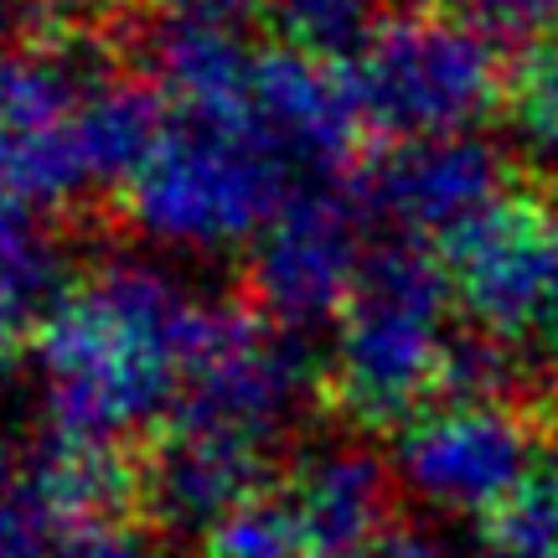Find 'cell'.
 I'll use <instances>...</instances> for the list:
<instances>
[{"label": "cell", "mask_w": 558, "mask_h": 558, "mask_svg": "<svg viewBox=\"0 0 558 558\" xmlns=\"http://www.w3.org/2000/svg\"><path fill=\"white\" fill-rule=\"evenodd\" d=\"M202 311L156 259H104L58 284L32 341L47 435L124 445L177 414Z\"/></svg>", "instance_id": "cell-1"}, {"label": "cell", "mask_w": 558, "mask_h": 558, "mask_svg": "<svg viewBox=\"0 0 558 558\" xmlns=\"http://www.w3.org/2000/svg\"><path fill=\"white\" fill-rule=\"evenodd\" d=\"M160 130L156 94L78 47L0 58V181L41 207L124 186Z\"/></svg>", "instance_id": "cell-2"}, {"label": "cell", "mask_w": 558, "mask_h": 558, "mask_svg": "<svg viewBox=\"0 0 558 558\" xmlns=\"http://www.w3.org/2000/svg\"><path fill=\"white\" fill-rule=\"evenodd\" d=\"M456 284L424 243H383L337 316L326 388L362 429L409 424L445 393L456 357Z\"/></svg>", "instance_id": "cell-3"}, {"label": "cell", "mask_w": 558, "mask_h": 558, "mask_svg": "<svg viewBox=\"0 0 558 558\" xmlns=\"http://www.w3.org/2000/svg\"><path fill=\"white\" fill-rule=\"evenodd\" d=\"M295 192L300 181L239 124L177 114L130 171L120 202L145 248L177 259H218L233 248H254Z\"/></svg>", "instance_id": "cell-4"}, {"label": "cell", "mask_w": 558, "mask_h": 558, "mask_svg": "<svg viewBox=\"0 0 558 558\" xmlns=\"http://www.w3.org/2000/svg\"><path fill=\"white\" fill-rule=\"evenodd\" d=\"M341 78L357 120L393 140L471 135L512 88L497 41L445 11L388 16Z\"/></svg>", "instance_id": "cell-5"}, {"label": "cell", "mask_w": 558, "mask_h": 558, "mask_svg": "<svg viewBox=\"0 0 558 558\" xmlns=\"http://www.w3.org/2000/svg\"><path fill=\"white\" fill-rule=\"evenodd\" d=\"M311 403V357L300 331L264 316L259 305H207L181 378L177 424L275 445Z\"/></svg>", "instance_id": "cell-6"}, {"label": "cell", "mask_w": 558, "mask_h": 558, "mask_svg": "<svg viewBox=\"0 0 558 558\" xmlns=\"http://www.w3.org/2000/svg\"><path fill=\"white\" fill-rule=\"evenodd\" d=\"M543 424L518 399H435L399 424L403 497L439 518H492L543 465Z\"/></svg>", "instance_id": "cell-7"}, {"label": "cell", "mask_w": 558, "mask_h": 558, "mask_svg": "<svg viewBox=\"0 0 558 558\" xmlns=\"http://www.w3.org/2000/svg\"><path fill=\"white\" fill-rule=\"evenodd\" d=\"M362 218L357 202L331 186H300L248 248L254 305L290 331L337 320L367 269Z\"/></svg>", "instance_id": "cell-8"}, {"label": "cell", "mask_w": 558, "mask_h": 558, "mask_svg": "<svg viewBox=\"0 0 558 558\" xmlns=\"http://www.w3.org/2000/svg\"><path fill=\"white\" fill-rule=\"evenodd\" d=\"M501 197H512L507 156L492 140L418 135L393 140L357 186V207L373 222L393 228L403 243H450L481 222Z\"/></svg>", "instance_id": "cell-9"}, {"label": "cell", "mask_w": 558, "mask_h": 558, "mask_svg": "<svg viewBox=\"0 0 558 558\" xmlns=\"http://www.w3.org/2000/svg\"><path fill=\"white\" fill-rule=\"evenodd\" d=\"M445 269L476 331L501 341L527 337L558 290V213L512 192L445 248Z\"/></svg>", "instance_id": "cell-10"}, {"label": "cell", "mask_w": 558, "mask_h": 558, "mask_svg": "<svg viewBox=\"0 0 558 558\" xmlns=\"http://www.w3.org/2000/svg\"><path fill=\"white\" fill-rule=\"evenodd\" d=\"M218 124H239L243 135H254L300 186H326V177H337L352 156L362 120L347 78H337L320 58H305L295 47H259L243 94Z\"/></svg>", "instance_id": "cell-11"}, {"label": "cell", "mask_w": 558, "mask_h": 558, "mask_svg": "<svg viewBox=\"0 0 558 558\" xmlns=\"http://www.w3.org/2000/svg\"><path fill=\"white\" fill-rule=\"evenodd\" d=\"M399 471L367 439H326L290 476V512L311 558H362L393 527Z\"/></svg>", "instance_id": "cell-12"}, {"label": "cell", "mask_w": 558, "mask_h": 558, "mask_svg": "<svg viewBox=\"0 0 558 558\" xmlns=\"http://www.w3.org/2000/svg\"><path fill=\"white\" fill-rule=\"evenodd\" d=\"M264 456H269L264 445L177 424L145 465V507L160 527L207 538L228 512L259 497L264 471H269Z\"/></svg>", "instance_id": "cell-13"}, {"label": "cell", "mask_w": 558, "mask_h": 558, "mask_svg": "<svg viewBox=\"0 0 558 558\" xmlns=\"http://www.w3.org/2000/svg\"><path fill=\"white\" fill-rule=\"evenodd\" d=\"M26 492L37 501L47 527H73L88 518H114L130 497V465L120 445L73 435H47L26 460Z\"/></svg>", "instance_id": "cell-14"}, {"label": "cell", "mask_w": 558, "mask_h": 558, "mask_svg": "<svg viewBox=\"0 0 558 558\" xmlns=\"http://www.w3.org/2000/svg\"><path fill=\"white\" fill-rule=\"evenodd\" d=\"M284 47L320 62H352L388 21V0H269Z\"/></svg>", "instance_id": "cell-15"}, {"label": "cell", "mask_w": 558, "mask_h": 558, "mask_svg": "<svg viewBox=\"0 0 558 558\" xmlns=\"http://www.w3.org/2000/svg\"><path fill=\"white\" fill-rule=\"evenodd\" d=\"M47 213L52 207L0 181V300L11 305H26L58 284V239Z\"/></svg>", "instance_id": "cell-16"}, {"label": "cell", "mask_w": 558, "mask_h": 558, "mask_svg": "<svg viewBox=\"0 0 558 558\" xmlns=\"http://www.w3.org/2000/svg\"><path fill=\"white\" fill-rule=\"evenodd\" d=\"M507 120L522 160L538 177L558 181V52H543L507 88Z\"/></svg>", "instance_id": "cell-17"}, {"label": "cell", "mask_w": 558, "mask_h": 558, "mask_svg": "<svg viewBox=\"0 0 558 558\" xmlns=\"http://www.w3.org/2000/svg\"><path fill=\"white\" fill-rule=\"evenodd\" d=\"M202 554L207 558H311V548L300 538L290 501L259 492V497L243 501L239 512H228L202 538Z\"/></svg>", "instance_id": "cell-18"}, {"label": "cell", "mask_w": 558, "mask_h": 558, "mask_svg": "<svg viewBox=\"0 0 558 558\" xmlns=\"http://www.w3.org/2000/svg\"><path fill=\"white\" fill-rule=\"evenodd\" d=\"M52 527L26 492V465L0 445V558H41Z\"/></svg>", "instance_id": "cell-19"}, {"label": "cell", "mask_w": 558, "mask_h": 558, "mask_svg": "<svg viewBox=\"0 0 558 558\" xmlns=\"http://www.w3.org/2000/svg\"><path fill=\"white\" fill-rule=\"evenodd\" d=\"M41 558H156V543L145 538V527L114 512V518H88L73 527H58Z\"/></svg>", "instance_id": "cell-20"}, {"label": "cell", "mask_w": 558, "mask_h": 558, "mask_svg": "<svg viewBox=\"0 0 558 558\" xmlns=\"http://www.w3.org/2000/svg\"><path fill=\"white\" fill-rule=\"evenodd\" d=\"M435 11L471 21L486 37H533L558 21V0H435Z\"/></svg>", "instance_id": "cell-21"}, {"label": "cell", "mask_w": 558, "mask_h": 558, "mask_svg": "<svg viewBox=\"0 0 558 558\" xmlns=\"http://www.w3.org/2000/svg\"><path fill=\"white\" fill-rule=\"evenodd\" d=\"M269 0H150V26H197V32H254Z\"/></svg>", "instance_id": "cell-22"}, {"label": "cell", "mask_w": 558, "mask_h": 558, "mask_svg": "<svg viewBox=\"0 0 558 558\" xmlns=\"http://www.w3.org/2000/svg\"><path fill=\"white\" fill-rule=\"evenodd\" d=\"M362 558H460V548L429 522H393Z\"/></svg>", "instance_id": "cell-23"}, {"label": "cell", "mask_w": 558, "mask_h": 558, "mask_svg": "<svg viewBox=\"0 0 558 558\" xmlns=\"http://www.w3.org/2000/svg\"><path fill=\"white\" fill-rule=\"evenodd\" d=\"M16 311H21V305L0 300V399L11 393V383H16V373H21V362H26V341H21Z\"/></svg>", "instance_id": "cell-24"}, {"label": "cell", "mask_w": 558, "mask_h": 558, "mask_svg": "<svg viewBox=\"0 0 558 558\" xmlns=\"http://www.w3.org/2000/svg\"><path fill=\"white\" fill-rule=\"evenodd\" d=\"M32 5H41L47 16H58V21H94L104 11L124 5V0H32Z\"/></svg>", "instance_id": "cell-25"}, {"label": "cell", "mask_w": 558, "mask_h": 558, "mask_svg": "<svg viewBox=\"0 0 558 558\" xmlns=\"http://www.w3.org/2000/svg\"><path fill=\"white\" fill-rule=\"evenodd\" d=\"M543 341H548V362H554V388H558V290L554 300H548V316H543Z\"/></svg>", "instance_id": "cell-26"}, {"label": "cell", "mask_w": 558, "mask_h": 558, "mask_svg": "<svg viewBox=\"0 0 558 558\" xmlns=\"http://www.w3.org/2000/svg\"><path fill=\"white\" fill-rule=\"evenodd\" d=\"M21 5H32V0H0V58H5V41H11L21 21Z\"/></svg>", "instance_id": "cell-27"}]
</instances>
